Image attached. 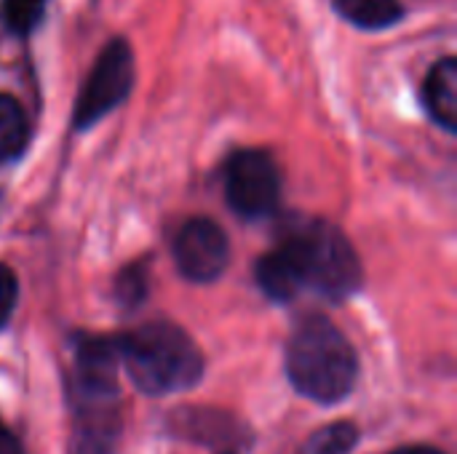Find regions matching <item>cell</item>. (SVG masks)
Listing matches in <instances>:
<instances>
[{
    "label": "cell",
    "mask_w": 457,
    "mask_h": 454,
    "mask_svg": "<svg viewBox=\"0 0 457 454\" xmlns=\"http://www.w3.org/2000/svg\"><path fill=\"white\" fill-rule=\"evenodd\" d=\"M287 377L316 404H340L359 380V356L345 334L324 316H308L287 343Z\"/></svg>",
    "instance_id": "cell-1"
},
{
    "label": "cell",
    "mask_w": 457,
    "mask_h": 454,
    "mask_svg": "<svg viewBox=\"0 0 457 454\" xmlns=\"http://www.w3.org/2000/svg\"><path fill=\"white\" fill-rule=\"evenodd\" d=\"M118 353L131 383L147 396L185 393L204 377L198 345L169 321H150L118 337Z\"/></svg>",
    "instance_id": "cell-2"
},
{
    "label": "cell",
    "mask_w": 457,
    "mask_h": 454,
    "mask_svg": "<svg viewBox=\"0 0 457 454\" xmlns=\"http://www.w3.org/2000/svg\"><path fill=\"white\" fill-rule=\"evenodd\" d=\"M305 289L329 300L351 297L361 284V262L351 241L324 219H305L284 235Z\"/></svg>",
    "instance_id": "cell-3"
},
{
    "label": "cell",
    "mask_w": 457,
    "mask_h": 454,
    "mask_svg": "<svg viewBox=\"0 0 457 454\" xmlns=\"http://www.w3.org/2000/svg\"><path fill=\"white\" fill-rule=\"evenodd\" d=\"M225 198L244 219H265L281 201V171L265 150H238L225 166Z\"/></svg>",
    "instance_id": "cell-4"
},
{
    "label": "cell",
    "mask_w": 457,
    "mask_h": 454,
    "mask_svg": "<svg viewBox=\"0 0 457 454\" xmlns=\"http://www.w3.org/2000/svg\"><path fill=\"white\" fill-rule=\"evenodd\" d=\"M134 83V56L126 40H112L99 54L88 80L83 83L75 102V128H88L112 112L131 91Z\"/></svg>",
    "instance_id": "cell-5"
},
{
    "label": "cell",
    "mask_w": 457,
    "mask_h": 454,
    "mask_svg": "<svg viewBox=\"0 0 457 454\" xmlns=\"http://www.w3.org/2000/svg\"><path fill=\"white\" fill-rule=\"evenodd\" d=\"M118 367L120 353L115 337H80L67 377L70 409L118 404Z\"/></svg>",
    "instance_id": "cell-6"
},
{
    "label": "cell",
    "mask_w": 457,
    "mask_h": 454,
    "mask_svg": "<svg viewBox=\"0 0 457 454\" xmlns=\"http://www.w3.org/2000/svg\"><path fill=\"white\" fill-rule=\"evenodd\" d=\"M174 262L179 273L193 284H212L217 281L230 260V246L225 230L206 217L187 219L171 244Z\"/></svg>",
    "instance_id": "cell-7"
},
{
    "label": "cell",
    "mask_w": 457,
    "mask_h": 454,
    "mask_svg": "<svg viewBox=\"0 0 457 454\" xmlns=\"http://www.w3.org/2000/svg\"><path fill=\"white\" fill-rule=\"evenodd\" d=\"M120 425L123 420L118 404L75 407L67 454H115L120 442Z\"/></svg>",
    "instance_id": "cell-8"
},
{
    "label": "cell",
    "mask_w": 457,
    "mask_h": 454,
    "mask_svg": "<svg viewBox=\"0 0 457 454\" xmlns=\"http://www.w3.org/2000/svg\"><path fill=\"white\" fill-rule=\"evenodd\" d=\"M257 284L276 302H289L305 289L297 260H295V254L289 252V246L284 241L273 252L260 257V262H257Z\"/></svg>",
    "instance_id": "cell-9"
},
{
    "label": "cell",
    "mask_w": 457,
    "mask_h": 454,
    "mask_svg": "<svg viewBox=\"0 0 457 454\" xmlns=\"http://www.w3.org/2000/svg\"><path fill=\"white\" fill-rule=\"evenodd\" d=\"M423 102L426 110L431 112V118L447 128H457V62L453 56L442 59L434 64V70L426 78L423 86Z\"/></svg>",
    "instance_id": "cell-10"
},
{
    "label": "cell",
    "mask_w": 457,
    "mask_h": 454,
    "mask_svg": "<svg viewBox=\"0 0 457 454\" xmlns=\"http://www.w3.org/2000/svg\"><path fill=\"white\" fill-rule=\"evenodd\" d=\"M335 8L361 29H386L404 16L399 0H335Z\"/></svg>",
    "instance_id": "cell-11"
},
{
    "label": "cell",
    "mask_w": 457,
    "mask_h": 454,
    "mask_svg": "<svg viewBox=\"0 0 457 454\" xmlns=\"http://www.w3.org/2000/svg\"><path fill=\"white\" fill-rule=\"evenodd\" d=\"M27 139H29V126L21 104L13 96L0 94V161L19 158L21 150L27 147Z\"/></svg>",
    "instance_id": "cell-12"
},
{
    "label": "cell",
    "mask_w": 457,
    "mask_h": 454,
    "mask_svg": "<svg viewBox=\"0 0 457 454\" xmlns=\"http://www.w3.org/2000/svg\"><path fill=\"white\" fill-rule=\"evenodd\" d=\"M359 442V428L353 423H332L316 431L297 454H348Z\"/></svg>",
    "instance_id": "cell-13"
},
{
    "label": "cell",
    "mask_w": 457,
    "mask_h": 454,
    "mask_svg": "<svg viewBox=\"0 0 457 454\" xmlns=\"http://www.w3.org/2000/svg\"><path fill=\"white\" fill-rule=\"evenodd\" d=\"M46 0H3V21L11 32L27 35L43 19Z\"/></svg>",
    "instance_id": "cell-14"
},
{
    "label": "cell",
    "mask_w": 457,
    "mask_h": 454,
    "mask_svg": "<svg viewBox=\"0 0 457 454\" xmlns=\"http://www.w3.org/2000/svg\"><path fill=\"white\" fill-rule=\"evenodd\" d=\"M19 300V281L8 265H0V329L11 321L13 308Z\"/></svg>",
    "instance_id": "cell-15"
},
{
    "label": "cell",
    "mask_w": 457,
    "mask_h": 454,
    "mask_svg": "<svg viewBox=\"0 0 457 454\" xmlns=\"http://www.w3.org/2000/svg\"><path fill=\"white\" fill-rule=\"evenodd\" d=\"M118 289H120V297H123L129 305L139 302V300H142V294H145V278H142V270H139V268H131V273L120 278Z\"/></svg>",
    "instance_id": "cell-16"
},
{
    "label": "cell",
    "mask_w": 457,
    "mask_h": 454,
    "mask_svg": "<svg viewBox=\"0 0 457 454\" xmlns=\"http://www.w3.org/2000/svg\"><path fill=\"white\" fill-rule=\"evenodd\" d=\"M0 454H24L21 444L13 439V433L8 428L0 425Z\"/></svg>",
    "instance_id": "cell-17"
},
{
    "label": "cell",
    "mask_w": 457,
    "mask_h": 454,
    "mask_svg": "<svg viewBox=\"0 0 457 454\" xmlns=\"http://www.w3.org/2000/svg\"><path fill=\"white\" fill-rule=\"evenodd\" d=\"M391 454H445L442 450H434V447H404V450H396Z\"/></svg>",
    "instance_id": "cell-18"
},
{
    "label": "cell",
    "mask_w": 457,
    "mask_h": 454,
    "mask_svg": "<svg viewBox=\"0 0 457 454\" xmlns=\"http://www.w3.org/2000/svg\"><path fill=\"white\" fill-rule=\"evenodd\" d=\"M222 454H238V452H233V450H225V452Z\"/></svg>",
    "instance_id": "cell-19"
}]
</instances>
